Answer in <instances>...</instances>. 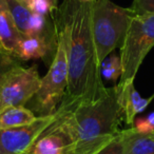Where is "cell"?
Here are the masks:
<instances>
[{
	"instance_id": "obj_1",
	"label": "cell",
	"mask_w": 154,
	"mask_h": 154,
	"mask_svg": "<svg viewBox=\"0 0 154 154\" xmlns=\"http://www.w3.org/2000/svg\"><path fill=\"white\" fill-rule=\"evenodd\" d=\"M122 118L120 87L115 85L94 99L59 106L47 130L66 139L63 154H96L118 134Z\"/></svg>"
},
{
	"instance_id": "obj_2",
	"label": "cell",
	"mask_w": 154,
	"mask_h": 154,
	"mask_svg": "<svg viewBox=\"0 0 154 154\" xmlns=\"http://www.w3.org/2000/svg\"><path fill=\"white\" fill-rule=\"evenodd\" d=\"M91 5L92 2L64 0L58 9L56 29L63 36L69 71L68 87L59 106L94 99L106 88L92 34Z\"/></svg>"
},
{
	"instance_id": "obj_3",
	"label": "cell",
	"mask_w": 154,
	"mask_h": 154,
	"mask_svg": "<svg viewBox=\"0 0 154 154\" xmlns=\"http://www.w3.org/2000/svg\"><path fill=\"white\" fill-rule=\"evenodd\" d=\"M131 9L122 8L111 0H95L91 5V26L99 64L120 47L134 16Z\"/></svg>"
},
{
	"instance_id": "obj_4",
	"label": "cell",
	"mask_w": 154,
	"mask_h": 154,
	"mask_svg": "<svg viewBox=\"0 0 154 154\" xmlns=\"http://www.w3.org/2000/svg\"><path fill=\"white\" fill-rule=\"evenodd\" d=\"M55 55L48 73L41 78L40 87L37 93L29 101V109L38 116L54 114L59 107L68 87V61H66V43L61 32H56Z\"/></svg>"
},
{
	"instance_id": "obj_5",
	"label": "cell",
	"mask_w": 154,
	"mask_h": 154,
	"mask_svg": "<svg viewBox=\"0 0 154 154\" xmlns=\"http://www.w3.org/2000/svg\"><path fill=\"white\" fill-rule=\"evenodd\" d=\"M153 47L154 14H135L120 45V85L134 82L139 66Z\"/></svg>"
},
{
	"instance_id": "obj_6",
	"label": "cell",
	"mask_w": 154,
	"mask_h": 154,
	"mask_svg": "<svg viewBox=\"0 0 154 154\" xmlns=\"http://www.w3.org/2000/svg\"><path fill=\"white\" fill-rule=\"evenodd\" d=\"M40 82L36 66L26 68L17 63L8 70L0 80V112L28 103L39 90Z\"/></svg>"
},
{
	"instance_id": "obj_7",
	"label": "cell",
	"mask_w": 154,
	"mask_h": 154,
	"mask_svg": "<svg viewBox=\"0 0 154 154\" xmlns=\"http://www.w3.org/2000/svg\"><path fill=\"white\" fill-rule=\"evenodd\" d=\"M54 122V114L38 116L24 127L0 129V154H28L33 143Z\"/></svg>"
},
{
	"instance_id": "obj_8",
	"label": "cell",
	"mask_w": 154,
	"mask_h": 154,
	"mask_svg": "<svg viewBox=\"0 0 154 154\" xmlns=\"http://www.w3.org/2000/svg\"><path fill=\"white\" fill-rule=\"evenodd\" d=\"M23 35L11 15L7 0H0V51L17 58V50Z\"/></svg>"
},
{
	"instance_id": "obj_9",
	"label": "cell",
	"mask_w": 154,
	"mask_h": 154,
	"mask_svg": "<svg viewBox=\"0 0 154 154\" xmlns=\"http://www.w3.org/2000/svg\"><path fill=\"white\" fill-rule=\"evenodd\" d=\"M133 82L118 84L120 87V103L124 111V119L126 120V124L131 127L133 126L137 114L143 112L151 100L143 98L134 88Z\"/></svg>"
},
{
	"instance_id": "obj_10",
	"label": "cell",
	"mask_w": 154,
	"mask_h": 154,
	"mask_svg": "<svg viewBox=\"0 0 154 154\" xmlns=\"http://www.w3.org/2000/svg\"><path fill=\"white\" fill-rule=\"evenodd\" d=\"M124 154H154V133H141L130 127L120 130Z\"/></svg>"
},
{
	"instance_id": "obj_11",
	"label": "cell",
	"mask_w": 154,
	"mask_h": 154,
	"mask_svg": "<svg viewBox=\"0 0 154 154\" xmlns=\"http://www.w3.org/2000/svg\"><path fill=\"white\" fill-rule=\"evenodd\" d=\"M68 143L66 139L57 132L43 131L35 140L29 153L32 154H63Z\"/></svg>"
},
{
	"instance_id": "obj_12",
	"label": "cell",
	"mask_w": 154,
	"mask_h": 154,
	"mask_svg": "<svg viewBox=\"0 0 154 154\" xmlns=\"http://www.w3.org/2000/svg\"><path fill=\"white\" fill-rule=\"evenodd\" d=\"M49 49V41L43 35L24 36L18 45L17 58L20 60L43 58L48 54Z\"/></svg>"
},
{
	"instance_id": "obj_13",
	"label": "cell",
	"mask_w": 154,
	"mask_h": 154,
	"mask_svg": "<svg viewBox=\"0 0 154 154\" xmlns=\"http://www.w3.org/2000/svg\"><path fill=\"white\" fill-rule=\"evenodd\" d=\"M37 116L24 106L9 107L0 112V129L24 127L34 122Z\"/></svg>"
},
{
	"instance_id": "obj_14",
	"label": "cell",
	"mask_w": 154,
	"mask_h": 154,
	"mask_svg": "<svg viewBox=\"0 0 154 154\" xmlns=\"http://www.w3.org/2000/svg\"><path fill=\"white\" fill-rule=\"evenodd\" d=\"M11 15L16 26L23 36H29V21L32 16V12L24 3L18 0H7Z\"/></svg>"
},
{
	"instance_id": "obj_15",
	"label": "cell",
	"mask_w": 154,
	"mask_h": 154,
	"mask_svg": "<svg viewBox=\"0 0 154 154\" xmlns=\"http://www.w3.org/2000/svg\"><path fill=\"white\" fill-rule=\"evenodd\" d=\"M100 74L108 82H117L122 76V61L117 55L107 57L100 64Z\"/></svg>"
},
{
	"instance_id": "obj_16",
	"label": "cell",
	"mask_w": 154,
	"mask_h": 154,
	"mask_svg": "<svg viewBox=\"0 0 154 154\" xmlns=\"http://www.w3.org/2000/svg\"><path fill=\"white\" fill-rule=\"evenodd\" d=\"M47 26V20L45 16L39 14H33L29 21V36H37L42 35V31Z\"/></svg>"
},
{
	"instance_id": "obj_17",
	"label": "cell",
	"mask_w": 154,
	"mask_h": 154,
	"mask_svg": "<svg viewBox=\"0 0 154 154\" xmlns=\"http://www.w3.org/2000/svg\"><path fill=\"white\" fill-rule=\"evenodd\" d=\"M132 127L141 133H154V112L146 117L136 118Z\"/></svg>"
},
{
	"instance_id": "obj_18",
	"label": "cell",
	"mask_w": 154,
	"mask_h": 154,
	"mask_svg": "<svg viewBox=\"0 0 154 154\" xmlns=\"http://www.w3.org/2000/svg\"><path fill=\"white\" fill-rule=\"evenodd\" d=\"M26 7L33 14H39L42 16H45L52 11V7L48 0H28Z\"/></svg>"
},
{
	"instance_id": "obj_19",
	"label": "cell",
	"mask_w": 154,
	"mask_h": 154,
	"mask_svg": "<svg viewBox=\"0 0 154 154\" xmlns=\"http://www.w3.org/2000/svg\"><path fill=\"white\" fill-rule=\"evenodd\" d=\"M96 154H124V148H122V136H120V131L107 146H105L103 149L99 150Z\"/></svg>"
},
{
	"instance_id": "obj_20",
	"label": "cell",
	"mask_w": 154,
	"mask_h": 154,
	"mask_svg": "<svg viewBox=\"0 0 154 154\" xmlns=\"http://www.w3.org/2000/svg\"><path fill=\"white\" fill-rule=\"evenodd\" d=\"M134 14H154V0H133L132 7L130 8Z\"/></svg>"
},
{
	"instance_id": "obj_21",
	"label": "cell",
	"mask_w": 154,
	"mask_h": 154,
	"mask_svg": "<svg viewBox=\"0 0 154 154\" xmlns=\"http://www.w3.org/2000/svg\"><path fill=\"white\" fill-rule=\"evenodd\" d=\"M17 59L18 58L14 57V56L5 54L0 51V80H1V77L3 76V74H5L8 70H10V69L13 68L14 66L19 63Z\"/></svg>"
},
{
	"instance_id": "obj_22",
	"label": "cell",
	"mask_w": 154,
	"mask_h": 154,
	"mask_svg": "<svg viewBox=\"0 0 154 154\" xmlns=\"http://www.w3.org/2000/svg\"><path fill=\"white\" fill-rule=\"evenodd\" d=\"M50 2V5H51L52 7V11L53 10H58V0H48Z\"/></svg>"
},
{
	"instance_id": "obj_23",
	"label": "cell",
	"mask_w": 154,
	"mask_h": 154,
	"mask_svg": "<svg viewBox=\"0 0 154 154\" xmlns=\"http://www.w3.org/2000/svg\"><path fill=\"white\" fill-rule=\"evenodd\" d=\"M82 2H88V3H91V2H94L95 0H79Z\"/></svg>"
},
{
	"instance_id": "obj_24",
	"label": "cell",
	"mask_w": 154,
	"mask_h": 154,
	"mask_svg": "<svg viewBox=\"0 0 154 154\" xmlns=\"http://www.w3.org/2000/svg\"><path fill=\"white\" fill-rule=\"evenodd\" d=\"M18 1H20V2H22V3H24L26 5V2H28V0H18Z\"/></svg>"
},
{
	"instance_id": "obj_25",
	"label": "cell",
	"mask_w": 154,
	"mask_h": 154,
	"mask_svg": "<svg viewBox=\"0 0 154 154\" xmlns=\"http://www.w3.org/2000/svg\"><path fill=\"white\" fill-rule=\"evenodd\" d=\"M28 154H32V153H28Z\"/></svg>"
}]
</instances>
